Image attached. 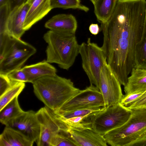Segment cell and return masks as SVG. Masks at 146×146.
Returning a JSON list of instances; mask_svg holds the SVG:
<instances>
[{
    "instance_id": "ac0fdd59",
    "label": "cell",
    "mask_w": 146,
    "mask_h": 146,
    "mask_svg": "<svg viewBox=\"0 0 146 146\" xmlns=\"http://www.w3.org/2000/svg\"><path fill=\"white\" fill-rule=\"evenodd\" d=\"M34 143L19 131L7 126L0 135V146H32Z\"/></svg>"
},
{
    "instance_id": "836d02e7",
    "label": "cell",
    "mask_w": 146,
    "mask_h": 146,
    "mask_svg": "<svg viewBox=\"0 0 146 146\" xmlns=\"http://www.w3.org/2000/svg\"><path fill=\"white\" fill-rule=\"evenodd\" d=\"M90 0L92 2V3H93V5L94 4V3H95V1H96V0Z\"/></svg>"
},
{
    "instance_id": "4fadbf2b",
    "label": "cell",
    "mask_w": 146,
    "mask_h": 146,
    "mask_svg": "<svg viewBox=\"0 0 146 146\" xmlns=\"http://www.w3.org/2000/svg\"><path fill=\"white\" fill-rule=\"evenodd\" d=\"M51 0H27L30 6L24 22L23 29L26 31L42 19L52 9Z\"/></svg>"
},
{
    "instance_id": "7c38bea8",
    "label": "cell",
    "mask_w": 146,
    "mask_h": 146,
    "mask_svg": "<svg viewBox=\"0 0 146 146\" xmlns=\"http://www.w3.org/2000/svg\"><path fill=\"white\" fill-rule=\"evenodd\" d=\"M30 5L26 2L10 12L7 23V32L9 35L18 38L25 31L23 26Z\"/></svg>"
},
{
    "instance_id": "30bf717a",
    "label": "cell",
    "mask_w": 146,
    "mask_h": 146,
    "mask_svg": "<svg viewBox=\"0 0 146 146\" xmlns=\"http://www.w3.org/2000/svg\"><path fill=\"white\" fill-rule=\"evenodd\" d=\"M120 83L111 68L106 63L101 73L100 90L104 101V107L120 103L123 96Z\"/></svg>"
},
{
    "instance_id": "4316f807",
    "label": "cell",
    "mask_w": 146,
    "mask_h": 146,
    "mask_svg": "<svg viewBox=\"0 0 146 146\" xmlns=\"http://www.w3.org/2000/svg\"><path fill=\"white\" fill-rule=\"evenodd\" d=\"M17 82L11 80L7 75L0 74V96Z\"/></svg>"
},
{
    "instance_id": "8fae6325",
    "label": "cell",
    "mask_w": 146,
    "mask_h": 146,
    "mask_svg": "<svg viewBox=\"0 0 146 146\" xmlns=\"http://www.w3.org/2000/svg\"><path fill=\"white\" fill-rule=\"evenodd\" d=\"M5 125L19 131L33 143L36 142L40 136V124L36 112L33 110L24 111Z\"/></svg>"
},
{
    "instance_id": "9c48e42d",
    "label": "cell",
    "mask_w": 146,
    "mask_h": 146,
    "mask_svg": "<svg viewBox=\"0 0 146 146\" xmlns=\"http://www.w3.org/2000/svg\"><path fill=\"white\" fill-rule=\"evenodd\" d=\"M103 107H104V103L101 93L94 85L90 84L85 89L80 90L78 93L55 111L67 112L79 109Z\"/></svg>"
},
{
    "instance_id": "44dd1931",
    "label": "cell",
    "mask_w": 146,
    "mask_h": 146,
    "mask_svg": "<svg viewBox=\"0 0 146 146\" xmlns=\"http://www.w3.org/2000/svg\"><path fill=\"white\" fill-rule=\"evenodd\" d=\"M25 86V83L18 82L0 96V111L15 97L18 96Z\"/></svg>"
},
{
    "instance_id": "cb8c5ba5",
    "label": "cell",
    "mask_w": 146,
    "mask_h": 146,
    "mask_svg": "<svg viewBox=\"0 0 146 146\" xmlns=\"http://www.w3.org/2000/svg\"><path fill=\"white\" fill-rule=\"evenodd\" d=\"M103 107L83 109L67 112L55 111L62 117L67 119L75 117L89 115L92 113L101 110Z\"/></svg>"
},
{
    "instance_id": "d6a6232c",
    "label": "cell",
    "mask_w": 146,
    "mask_h": 146,
    "mask_svg": "<svg viewBox=\"0 0 146 146\" xmlns=\"http://www.w3.org/2000/svg\"><path fill=\"white\" fill-rule=\"evenodd\" d=\"M9 0H0V7L8 4Z\"/></svg>"
},
{
    "instance_id": "e575fe53",
    "label": "cell",
    "mask_w": 146,
    "mask_h": 146,
    "mask_svg": "<svg viewBox=\"0 0 146 146\" xmlns=\"http://www.w3.org/2000/svg\"><path fill=\"white\" fill-rule=\"evenodd\" d=\"M146 1V0H145Z\"/></svg>"
},
{
    "instance_id": "3957f363",
    "label": "cell",
    "mask_w": 146,
    "mask_h": 146,
    "mask_svg": "<svg viewBox=\"0 0 146 146\" xmlns=\"http://www.w3.org/2000/svg\"><path fill=\"white\" fill-rule=\"evenodd\" d=\"M43 38L47 44L46 60L57 64L62 69H69L79 54L80 45L75 33L49 30Z\"/></svg>"
},
{
    "instance_id": "2e32d148",
    "label": "cell",
    "mask_w": 146,
    "mask_h": 146,
    "mask_svg": "<svg viewBox=\"0 0 146 146\" xmlns=\"http://www.w3.org/2000/svg\"><path fill=\"white\" fill-rule=\"evenodd\" d=\"M124 86L126 94L146 91V68L139 66L133 68Z\"/></svg>"
},
{
    "instance_id": "5b68a950",
    "label": "cell",
    "mask_w": 146,
    "mask_h": 146,
    "mask_svg": "<svg viewBox=\"0 0 146 146\" xmlns=\"http://www.w3.org/2000/svg\"><path fill=\"white\" fill-rule=\"evenodd\" d=\"M131 115L124 124L103 135L112 146H131L146 137V108L132 110Z\"/></svg>"
},
{
    "instance_id": "ba28073f",
    "label": "cell",
    "mask_w": 146,
    "mask_h": 146,
    "mask_svg": "<svg viewBox=\"0 0 146 146\" xmlns=\"http://www.w3.org/2000/svg\"><path fill=\"white\" fill-rule=\"evenodd\" d=\"M36 114L40 125V136L36 142L38 146H50L52 138L59 130H70L56 112L45 106Z\"/></svg>"
},
{
    "instance_id": "9a60e30c",
    "label": "cell",
    "mask_w": 146,
    "mask_h": 146,
    "mask_svg": "<svg viewBox=\"0 0 146 146\" xmlns=\"http://www.w3.org/2000/svg\"><path fill=\"white\" fill-rule=\"evenodd\" d=\"M78 26L75 17L73 15L59 14L48 21L44 27L50 30L75 33Z\"/></svg>"
},
{
    "instance_id": "7a4b0ae2",
    "label": "cell",
    "mask_w": 146,
    "mask_h": 146,
    "mask_svg": "<svg viewBox=\"0 0 146 146\" xmlns=\"http://www.w3.org/2000/svg\"><path fill=\"white\" fill-rule=\"evenodd\" d=\"M33 91L45 106L56 111L80 90L71 79L57 74L40 78L33 83Z\"/></svg>"
},
{
    "instance_id": "d6986e66",
    "label": "cell",
    "mask_w": 146,
    "mask_h": 146,
    "mask_svg": "<svg viewBox=\"0 0 146 146\" xmlns=\"http://www.w3.org/2000/svg\"><path fill=\"white\" fill-rule=\"evenodd\" d=\"M119 0H96L94 4V13L101 23L106 21L111 17Z\"/></svg>"
},
{
    "instance_id": "52a82bcc",
    "label": "cell",
    "mask_w": 146,
    "mask_h": 146,
    "mask_svg": "<svg viewBox=\"0 0 146 146\" xmlns=\"http://www.w3.org/2000/svg\"><path fill=\"white\" fill-rule=\"evenodd\" d=\"M79 52L82 68L90 84L94 85L100 90L101 73L107 62L101 47L92 42L90 38H88L86 42H83L79 45Z\"/></svg>"
},
{
    "instance_id": "277c9868",
    "label": "cell",
    "mask_w": 146,
    "mask_h": 146,
    "mask_svg": "<svg viewBox=\"0 0 146 146\" xmlns=\"http://www.w3.org/2000/svg\"><path fill=\"white\" fill-rule=\"evenodd\" d=\"M36 52L30 44L7 33L0 34V74L21 68Z\"/></svg>"
},
{
    "instance_id": "f1b7e54d",
    "label": "cell",
    "mask_w": 146,
    "mask_h": 146,
    "mask_svg": "<svg viewBox=\"0 0 146 146\" xmlns=\"http://www.w3.org/2000/svg\"><path fill=\"white\" fill-rule=\"evenodd\" d=\"M144 92H136L125 94L123 95L120 103L126 107L141 96Z\"/></svg>"
},
{
    "instance_id": "5bb4252c",
    "label": "cell",
    "mask_w": 146,
    "mask_h": 146,
    "mask_svg": "<svg viewBox=\"0 0 146 146\" xmlns=\"http://www.w3.org/2000/svg\"><path fill=\"white\" fill-rule=\"evenodd\" d=\"M69 132L78 146L107 145V143L103 135L92 128L81 130L70 129Z\"/></svg>"
},
{
    "instance_id": "8992f818",
    "label": "cell",
    "mask_w": 146,
    "mask_h": 146,
    "mask_svg": "<svg viewBox=\"0 0 146 146\" xmlns=\"http://www.w3.org/2000/svg\"><path fill=\"white\" fill-rule=\"evenodd\" d=\"M132 112L119 103L104 107L101 110L89 115L86 119L90 122L92 129L103 135L124 124L130 117Z\"/></svg>"
},
{
    "instance_id": "d4e9b609",
    "label": "cell",
    "mask_w": 146,
    "mask_h": 146,
    "mask_svg": "<svg viewBox=\"0 0 146 146\" xmlns=\"http://www.w3.org/2000/svg\"><path fill=\"white\" fill-rule=\"evenodd\" d=\"M144 38L139 51V65L138 66L146 68V11L144 24Z\"/></svg>"
},
{
    "instance_id": "83f0119b",
    "label": "cell",
    "mask_w": 146,
    "mask_h": 146,
    "mask_svg": "<svg viewBox=\"0 0 146 146\" xmlns=\"http://www.w3.org/2000/svg\"><path fill=\"white\" fill-rule=\"evenodd\" d=\"M130 110L146 108V91L138 98L126 107Z\"/></svg>"
},
{
    "instance_id": "ffe728a7",
    "label": "cell",
    "mask_w": 146,
    "mask_h": 146,
    "mask_svg": "<svg viewBox=\"0 0 146 146\" xmlns=\"http://www.w3.org/2000/svg\"><path fill=\"white\" fill-rule=\"evenodd\" d=\"M24 111L19 105L18 96L16 97L0 111V122L5 125L9 121Z\"/></svg>"
},
{
    "instance_id": "7402d4cb",
    "label": "cell",
    "mask_w": 146,
    "mask_h": 146,
    "mask_svg": "<svg viewBox=\"0 0 146 146\" xmlns=\"http://www.w3.org/2000/svg\"><path fill=\"white\" fill-rule=\"evenodd\" d=\"M51 5L52 9L61 8L63 9H77L88 12L89 8L82 4L80 0H51Z\"/></svg>"
},
{
    "instance_id": "484cf974",
    "label": "cell",
    "mask_w": 146,
    "mask_h": 146,
    "mask_svg": "<svg viewBox=\"0 0 146 146\" xmlns=\"http://www.w3.org/2000/svg\"><path fill=\"white\" fill-rule=\"evenodd\" d=\"M7 75L12 81L15 82H29L27 75L22 68L14 70Z\"/></svg>"
},
{
    "instance_id": "6da1fadb",
    "label": "cell",
    "mask_w": 146,
    "mask_h": 146,
    "mask_svg": "<svg viewBox=\"0 0 146 146\" xmlns=\"http://www.w3.org/2000/svg\"><path fill=\"white\" fill-rule=\"evenodd\" d=\"M146 11L145 0H119L110 18L101 23V47L107 64L124 86L133 69L139 65Z\"/></svg>"
},
{
    "instance_id": "f546056e",
    "label": "cell",
    "mask_w": 146,
    "mask_h": 146,
    "mask_svg": "<svg viewBox=\"0 0 146 146\" xmlns=\"http://www.w3.org/2000/svg\"><path fill=\"white\" fill-rule=\"evenodd\" d=\"M26 0H9L8 5L10 12L25 3Z\"/></svg>"
},
{
    "instance_id": "1f68e13d",
    "label": "cell",
    "mask_w": 146,
    "mask_h": 146,
    "mask_svg": "<svg viewBox=\"0 0 146 146\" xmlns=\"http://www.w3.org/2000/svg\"><path fill=\"white\" fill-rule=\"evenodd\" d=\"M131 146H146V137L135 141Z\"/></svg>"
},
{
    "instance_id": "4dcf8cb0",
    "label": "cell",
    "mask_w": 146,
    "mask_h": 146,
    "mask_svg": "<svg viewBox=\"0 0 146 146\" xmlns=\"http://www.w3.org/2000/svg\"><path fill=\"white\" fill-rule=\"evenodd\" d=\"M89 29L90 33L94 35L98 34L100 31V28L97 24L92 23L90 24Z\"/></svg>"
},
{
    "instance_id": "603a6c76",
    "label": "cell",
    "mask_w": 146,
    "mask_h": 146,
    "mask_svg": "<svg viewBox=\"0 0 146 146\" xmlns=\"http://www.w3.org/2000/svg\"><path fill=\"white\" fill-rule=\"evenodd\" d=\"M50 146H78L69 131L60 130L53 137Z\"/></svg>"
},
{
    "instance_id": "e0dca14e",
    "label": "cell",
    "mask_w": 146,
    "mask_h": 146,
    "mask_svg": "<svg viewBox=\"0 0 146 146\" xmlns=\"http://www.w3.org/2000/svg\"><path fill=\"white\" fill-rule=\"evenodd\" d=\"M22 68L27 75L29 82L32 84L42 77L56 74V68L46 60L26 66Z\"/></svg>"
}]
</instances>
